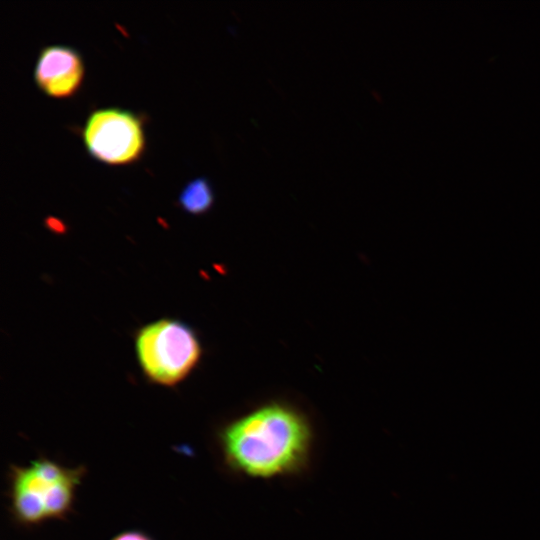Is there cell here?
Segmentation results:
<instances>
[{"label": "cell", "instance_id": "obj_4", "mask_svg": "<svg viewBox=\"0 0 540 540\" xmlns=\"http://www.w3.org/2000/svg\"><path fill=\"white\" fill-rule=\"evenodd\" d=\"M82 136L90 155L111 165L135 162L145 148L142 120L131 111L115 107L94 110Z\"/></svg>", "mask_w": 540, "mask_h": 540}, {"label": "cell", "instance_id": "obj_1", "mask_svg": "<svg viewBox=\"0 0 540 540\" xmlns=\"http://www.w3.org/2000/svg\"><path fill=\"white\" fill-rule=\"evenodd\" d=\"M220 445L227 464L256 478H271L299 471L312 445L311 428L294 408L273 403L226 425Z\"/></svg>", "mask_w": 540, "mask_h": 540}, {"label": "cell", "instance_id": "obj_3", "mask_svg": "<svg viewBox=\"0 0 540 540\" xmlns=\"http://www.w3.org/2000/svg\"><path fill=\"white\" fill-rule=\"evenodd\" d=\"M135 352L144 376L152 383L175 386L197 366L202 348L185 322L161 318L137 330Z\"/></svg>", "mask_w": 540, "mask_h": 540}, {"label": "cell", "instance_id": "obj_5", "mask_svg": "<svg viewBox=\"0 0 540 540\" xmlns=\"http://www.w3.org/2000/svg\"><path fill=\"white\" fill-rule=\"evenodd\" d=\"M84 64L79 52L65 45L41 49L34 69L37 86L52 97L72 96L80 87Z\"/></svg>", "mask_w": 540, "mask_h": 540}, {"label": "cell", "instance_id": "obj_6", "mask_svg": "<svg viewBox=\"0 0 540 540\" xmlns=\"http://www.w3.org/2000/svg\"><path fill=\"white\" fill-rule=\"evenodd\" d=\"M214 191L206 177H196L181 190L178 197L180 206L190 214H203L214 203Z\"/></svg>", "mask_w": 540, "mask_h": 540}, {"label": "cell", "instance_id": "obj_2", "mask_svg": "<svg viewBox=\"0 0 540 540\" xmlns=\"http://www.w3.org/2000/svg\"><path fill=\"white\" fill-rule=\"evenodd\" d=\"M82 467L66 468L46 458L11 470V506L17 521L26 525L62 519L72 509Z\"/></svg>", "mask_w": 540, "mask_h": 540}, {"label": "cell", "instance_id": "obj_7", "mask_svg": "<svg viewBox=\"0 0 540 540\" xmlns=\"http://www.w3.org/2000/svg\"><path fill=\"white\" fill-rule=\"evenodd\" d=\"M111 540H152L148 535L139 531H126L113 537Z\"/></svg>", "mask_w": 540, "mask_h": 540}]
</instances>
